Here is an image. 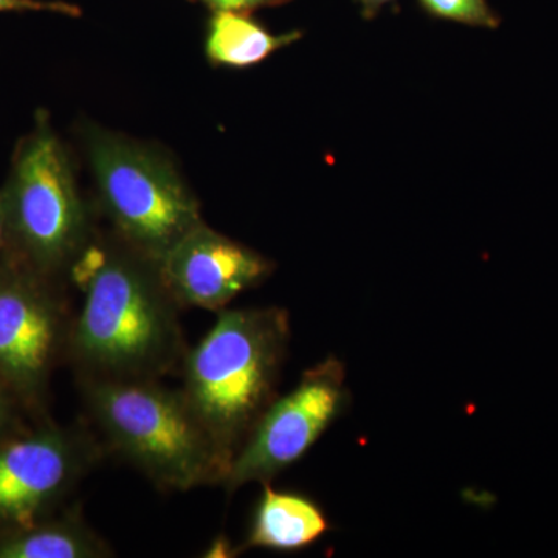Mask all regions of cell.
Masks as SVG:
<instances>
[{
  "mask_svg": "<svg viewBox=\"0 0 558 558\" xmlns=\"http://www.w3.org/2000/svg\"><path fill=\"white\" fill-rule=\"evenodd\" d=\"M110 450L160 490L223 486L230 461L180 389L159 380H78Z\"/></svg>",
  "mask_w": 558,
  "mask_h": 558,
  "instance_id": "3",
  "label": "cell"
},
{
  "mask_svg": "<svg viewBox=\"0 0 558 558\" xmlns=\"http://www.w3.org/2000/svg\"><path fill=\"white\" fill-rule=\"evenodd\" d=\"M13 259V245H11L9 218H7L3 194L2 191H0V266Z\"/></svg>",
  "mask_w": 558,
  "mask_h": 558,
  "instance_id": "17",
  "label": "cell"
},
{
  "mask_svg": "<svg viewBox=\"0 0 558 558\" xmlns=\"http://www.w3.org/2000/svg\"><path fill=\"white\" fill-rule=\"evenodd\" d=\"M263 486L242 549L299 553L329 531L328 517L315 499L301 492L277 490L270 483Z\"/></svg>",
  "mask_w": 558,
  "mask_h": 558,
  "instance_id": "10",
  "label": "cell"
},
{
  "mask_svg": "<svg viewBox=\"0 0 558 558\" xmlns=\"http://www.w3.org/2000/svg\"><path fill=\"white\" fill-rule=\"evenodd\" d=\"M109 543L84 520L78 506H68L31 524L0 531V558H105Z\"/></svg>",
  "mask_w": 558,
  "mask_h": 558,
  "instance_id": "11",
  "label": "cell"
},
{
  "mask_svg": "<svg viewBox=\"0 0 558 558\" xmlns=\"http://www.w3.org/2000/svg\"><path fill=\"white\" fill-rule=\"evenodd\" d=\"M7 11H47V13L62 14V16L78 17L81 10L72 3L60 0H0V13Z\"/></svg>",
  "mask_w": 558,
  "mask_h": 558,
  "instance_id": "15",
  "label": "cell"
},
{
  "mask_svg": "<svg viewBox=\"0 0 558 558\" xmlns=\"http://www.w3.org/2000/svg\"><path fill=\"white\" fill-rule=\"evenodd\" d=\"M0 191L14 260L61 281L89 244V222L68 153L46 112H38L35 128L21 140Z\"/></svg>",
  "mask_w": 558,
  "mask_h": 558,
  "instance_id": "4",
  "label": "cell"
},
{
  "mask_svg": "<svg viewBox=\"0 0 558 558\" xmlns=\"http://www.w3.org/2000/svg\"><path fill=\"white\" fill-rule=\"evenodd\" d=\"M157 267L182 310L213 312L227 310L231 301L256 288L274 270V264L258 252L204 222L180 238L157 260Z\"/></svg>",
  "mask_w": 558,
  "mask_h": 558,
  "instance_id": "9",
  "label": "cell"
},
{
  "mask_svg": "<svg viewBox=\"0 0 558 558\" xmlns=\"http://www.w3.org/2000/svg\"><path fill=\"white\" fill-rule=\"evenodd\" d=\"M389 2H392V0H359L363 16L368 17V20L376 17L379 11Z\"/></svg>",
  "mask_w": 558,
  "mask_h": 558,
  "instance_id": "18",
  "label": "cell"
},
{
  "mask_svg": "<svg viewBox=\"0 0 558 558\" xmlns=\"http://www.w3.org/2000/svg\"><path fill=\"white\" fill-rule=\"evenodd\" d=\"M347 369L330 357L304 371L289 395L271 402L238 451L227 476L229 494L245 484H271L310 453L326 429L348 410Z\"/></svg>",
  "mask_w": 558,
  "mask_h": 558,
  "instance_id": "8",
  "label": "cell"
},
{
  "mask_svg": "<svg viewBox=\"0 0 558 558\" xmlns=\"http://www.w3.org/2000/svg\"><path fill=\"white\" fill-rule=\"evenodd\" d=\"M72 322L61 281L14 259L0 266V374L33 421L49 416L50 384L68 359Z\"/></svg>",
  "mask_w": 558,
  "mask_h": 558,
  "instance_id": "6",
  "label": "cell"
},
{
  "mask_svg": "<svg viewBox=\"0 0 558 558\" xmlns=\"http://www.w3.org/2000/svg\"><path fill=\"white\" fill-rule=\"evenodd\" d=\"M433 17L458 22L470 27L494 31L499 25L498 14L488 5L487 0H417Z\"/></svg>",
  "mask_w": 558,
  "mask_h": 558,
  "instance_id": "13",
  "label": "cell"
},
{
  "mask_svg": "<svg viewBox=\"0 0 558 558\" xmlns=\"http://www.w3.org/2000/svg\"><path fill=\"white\" fill-rule=\"evenodd\" d=\"M300 36V32L274 35L245 13L216 11L209 22L207 54L215 64L252 68L275 51L295 43Z\"/></svg>",
  "mask_w": 558,
  "mask_h": 558,
  "instance_id": "12",
  "label": "cell"
},
{
  "mask_svg": "<svg viewBox=\"0 0 558 558\" xmlns=\"http://www.w3.org/2000/svg\"><path fill=\"white\" fill-rule=\"evenodd\" d=\"M101 457L89 432L49 416L0 439V531L68 508L73 490Z\"/></svg>",
  "mask_w": 558,
  "mask_h": 558,
  "instance_id": "7",
  "label": "cell"
},
{
  "mask_svg": "<svg viewBox=\"0 0 558 558\" xmlns=\"http://www.w3.org/2000/svg\"><path fill=\"white\" fill-rule=\"evenodd\" d=\"M69 274L84 295L65 359L76 379L160 380L182 365V307L156 260L126 244L89 242Z\"/></svg>",
  "mask_w": 558,
  "mask_h": 558,
  "instance_id": "1",
  "label": "cell"
},
{
  "mask_svg": "<svg viewBox=\"0 0 558 558\" xmlns=\"http://www.w3.org/2000/svg\"><path fill=\"white\" fill-rule=\"evenodd\" d=\"M33 422L24 403L0 374V439L13 435Z\"/></svg>",
  "mask_w": 558,
  "mask_h": 558,
  "instance_id": "14",
  "label": "cell"
},
{
  "mask_svg": "<svg viewBox=\"0 0 558 558\" xmlns=\"http://www.w3.org/2000/svg\"><path fill=\"white\" fill-rule=\"evenodd\" d=\"M213 11H236V13H245V11L263 9V7L281 5L289 0H204Z\"/></svg>",
  "mask_w": 558,
  "mask_h": 558,
  "instance_id": "16",
  "label": "cell"
},
{
  "mask_svg": "<svg viewBox=\"0 0 558 558\" xmlns=\"http://www.w3.org/2000/svg\"><path fill=\"white\" fill-rule=\"evenodd\" d=\"M289 343L288 311L223 310L183 357L180 391L230 464L278 398Z\"/></svg>",
  "mask_w": 558,
  "mask_h": 558,
  "instance_id": "2",
  "label": "cell"
},
{
  "mask_svg": "<svg viewBox=\"0 0 558 558\" xmlns=\"http://www.w3.org/2000/svg\"><path fill=\"white\" fill-rule=\"evenodd\" d=\"M92 168L121 242L159 260L202 222L199 204L170 163L128 140L97 135Z\"/></svg>",
  "mask_w": 558,
  "mask_h": 558,
  "instance_id": "5",
  "label": "cell"
}]
</instances>
